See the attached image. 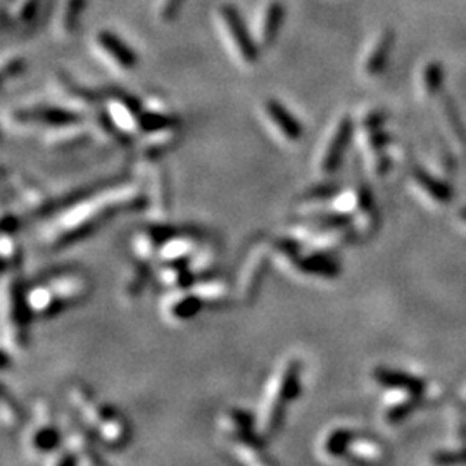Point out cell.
Returning a JSON list of instances; mask_svg holds the SVG:
<instances>
[{"instance_id":"cell-1","label":"cell","mask_w":466,"mask_h":466,"mask_svg":"<svg viewBox=\"0 0 466 466\" xmlns=\"http://www.w3.org/2000/svg\"><path fill=\"white\" fill-rule=\"evenodd\" d=\"M140 204L145 206V192L131 181H123L115 187L104 188L99 194H92L83 201L67 206L63 215L49 225L44 237L52 247L71 244L74 240L87 237L95 226L109 219L119 211L135 209Z\"/></svg>"},{"instance_id":"cell-2","label":"cell","mask_w":466,"mask_h":466,"mask_svg":"<svg viewBox=\"0 0 466 466\" xmlns=\"http://www.w3.org/2000/svg\"><path fill=\"white\" fill-rule=\"evenodd\" d=\"M299 375H301V365L295 359L287 361L273 375L256 415L254 432L261 440L269 439L278 430L287 403L295 399L299 394Z\"/></svg>"},{"instance_id":"cell-3","label":"cell","mask_w":466,"mask_h":466,"mask_svg":"<svg viewBox=\"0 0 466 466\" xmlns=\"http://www.w3.org/2000/svg\"><path fill=\"white\" fill-rule=\"evenodd\" d=\"M31 315L26 302V292H23L16 275L6 273L2 283V340L3 349L13 347V352L24 347L26 342V323Z\"/></svg>"},{"instance_id":"cell-4","label":"cell","mask_w":466,"mask_h":466,"mask_svg":"<svg viewBox=\"0 0 466 466\" xmlns=\"http://www.w3.org/2000/svg\"><path fill=\"white\" fill-rule=\"evenodd\" d=\"M272 251L273 244H269L268 240L263 238V240L252 244L247 256L244 258V263H242L240 269H238L237 294L238 299L242 302H245V304H249L254 299L256 292H258L259 285H261V280L265 276Z\"/></svg>"},{"instance_id":"cell-5","label":"cell","mask_w":466,"mask_h":466,"mask_svg":"<svg viewBox=\"0 0 466 466\" xmlns=\"http://www.w3.org/2000/svg\"><path fill=\"white\" fill-rule=\"evenodd\" d=\"M60 433L56 426L54 413L47 401H38L30 430V449L37 454H52L60 446Z\"/></svg>"},{"instance_id":"cell-6","label":"cell","mask_w":466,"mask_h":466,"mask_svg":"<svg viewBox=\"0 0 466 466\" xmlns=\"http://www.w3.org/2000/svg\"><path fill=\"white\" fill-rule=\"evenodd\" d=\"M45 285L51 289L60 311L67 306H74L85 301L92 292L90 278L80 272L58 273V275L45 280Z\"/></svg>"},{"instance_id":"cell-7","label":"cell","mask_w":466,"mask_h":466,"mask_svg":"<svg viewBox=\"0 0 466 466\" xmlns=\"http://www.w3.org/2000/svg\"><path fill=\"white\" fill-rule=\"evenodd\" d=\"M352 133H354V121L349 116H344L337 123V126L333 128L332 135H330L325 147L322 149L318 159H316L318 172L323 176L332 175V173L337 172V168L342 163V156L346 152V147L349 145Z\"/></svg>"},{"instance_id":"cell-8","label":"cell","mask_w":466,"mask_h":466,"mask_svg":"<svg viewBox=\"0 0 466 466\" xmlns=\"http://www.w3.org/2000/svg\"><path fill=\"white\" fill-rule=\"evenodd\" d=\"M147 166L144 172V192L145 208L154 219H165L168 215V181H166L165 169L154 163V159H145Z\"/></svg>"},{"instance_id":"cell-9","label":"cell","mask_w":466,"mask_h":466,"mask_svg":"<svg viewBox=\"0 0 466 466\" xmlns=\"http://www.w3.org/2000/svg\"><path fill=\"white\" fill-rule=\"evenodd\" d=\"M219 13H222L223 21H225L226 28H228L230 35H232L242 59H244L245 63H256V60L259 59V54H261V52H259L258 42L254 40L252 33L249 31L247 23H245L240 10H238L233 3H225V6H222Z\"/></svg>"},{"instance_id":"cell-10","label":"cell","mask_w":466,"mask_h":466,"mask_svg":"<svg viewBox=\"0 0 466 466\" xmlns=\"http://www.w3.org/2000/svg\"><path fill=\"white\" fill-rule=\"evenodd\" d=\"M202 302L197 295L188 289H172L163 299V311L175 322H187L194 318L202 309Z\"/></svg>"},{"instance_id":"cell-11","label":"cell","mask_w":466,"mask_h":466,"mask_svg":"<svg viewBox=\"0 0 466 466\" xmlns=\"http://www.w3.org/2000/svg\"><path fill=\"white\" fill-rule=\"evenodd\" d=\"M49 128H51V131L45 137V145L49 149H54V151L76 149L94 137V133L90 130L81 126V121H78V123L58 124V126Z\"/></svg>"},{"instance_id":"cell-12","label":"cell","mask_w":466,"mask_h":466,"mask_svg":"<svg viewBox=\"0 0 466 466\" xmlns=\"http://www.w3.org/2000/svg\"><path fill=\"white\" fill-rule=\"evenodd\" d=\"M197 238L188 233H173L161 244L158 252V261L161 265H185L199 245Z\"/></svg>"},{"instance_id":"cell-13","label":"cell","mask_w":466,"mask_h":466,"mask_svg":"<svg viewBox=\"0 0 466 466\" xmlns=\"http://www.w3.org/2000/svg\"><path fill=\"white\" fill-rule=\"evenodd\" d=\"M140 142V154L145 159H158L159 156H163L165 152H168L169 149L178 142V124L173 126L161 128V130L147 131V133H142Z\"/></svg>"},{"instance_id":"cell-14","label":"cell","mask_w":466,"mask_h":466,"mask_svg":"<svg viewBox=\"0 0 466 466\" xmlns=\"http://www.w3.org/2000/svg\"><path fill=\"white\" fill-rule=\"evenodd\" d=\"M266 115H268L269 121L278 128L282 137L289 142H297L302 135V126L299 124L297 117H295L285 106L276 99H268L265 104Z\"/></svg>"},{"instance_id":"cell-15","label":"cell","mask_w":466,"mask_h":466,"mask_svg":"<svg viewBox=\"0 0 466 466\" xmlns=\"http://www.w3.org/2000/svg\"><path fill=\"white\" fill-rule=\"evenodd\" d=\"M64 447L76 456L78 463H99V458L94 454L92 440L85 432L83 425H69L64 428Z\"/></svg>"},{"instance_id":"cell-16","label":"cell","mask_w":466,"mask_h":466,"mask_svg":"<svg viewBox=\"0 0 466 466\" xmlns=\"http://www.w3.org/2000/svg\"><path fill=\"white\" fill-rule=\"evenodd\" d=\"M97 42L113 59L119 64L123 69H133L135 66L138 64V56L130 45L126 44L124 40H121L116 33L109 30H102L101 33L97 35Z\"/></svg>"},{"instance_id":"cell-17","label":"cell","mask_w":466,"mask_h":466,"mask_svg":"<svg viewBox=\"0 0 466 466\" xmlns=\"http://www.w3.org/2000/svg\"><path fill=\"white\" fill-rule=\"evenodd\" d=\"M190 290L201 299V302L209 308L223 306L230 297V287L225 280L219 278H201L195 280Z\"/></svg>"},{"instance_id":"cell-18","label":"cell","mask_w":466,"mask_h":466,"mask_svg":"<svg viewBox=\"0 0 466 466\" xmlns=\"http://www.w3.org/2000/svg\"><path fill=\"white\" fill-rule=\"evenodd\" d=\"M26 302L31 315L42 316V318H49V316L58 315L60 311L54 295H52L51 289L45 285V282L37 283L30 290H26Z\"/></svg>"},{"instance_id":"cell-19","label":"cell","mask_w":466,"mask_h":466,"mask_svg":"<svg viewBox=\"0 0 466 466\" xmlns=\"http://www.w3.org/2000/svg\"><path fill=\"white\" fill-rule=\"evenodd\" d=\"M95 435H97L99 440L104 442L106 446L119 447L123 446V444H126L128 435H130V428H128L126 419L121 418V416L115 411L97 426Z\"/></svg>"},{"instance_id":"cell-20","label":"cell","mask_w":466,"mask_h":466,"mask_svg":"<svg viewBox=\"0 0 466 466\" xmlns=\"http://www.w3.org/2000/svg\"><path fill=\"white\" fill-rule=\"evenodd\" d=\"M375 378L376 382L382 383V385L390 387V389L406 390V392L411 394V396H422L423 389H425L423 380L416 378V376L404 372H392V369L378 368L375 372Z\"/></svg>"},{"instance_id":"cell-21","label":"cell","mask_w":466,"mask_h":466,"mask_svg":"<svg viewBox=\"0 0 466 466\" xmlns=\"http://www.w3.org/2000/svg\"><path fill=\"white\" fill-rule=\"evenodd\" d=\"M285 14L287 9L282 0H273L268 6L261 28V40L265 47H272L276 42L280 31H282L283 21H285Z\"/></svg>"},{"instance_id":"cell-22","label":"cell","mask_w":466,"mask_h":466,"mask_svg":"<svg viewBox=\"0 0 466 466\" xmlns=\"http://www.w3.org/2000/svg\"><path fill=\"white\" fill-rule=\"evenodd\" d=\"M394 44H396V35H394L392 30H385L382 33V37L378 38L376 45L373 47L372 54L369 58L366 59V73L375 76V74H380L383 69H385L387 63H389L390 54H392Z\"/></svg>"},{"instance_id":"cell-23","label":"cell","mask_w":466,"mask_h":466,"mask_svg":"<svg viewBox=\"0 0 466 466\" xmlns=\"http://www.w3.org/2000/svg\"><path fill=\"white\" fill-rule=\"evenodd\" d=\"M216 258H218V247L215 242H199L197 249L188 258L185 266L194 276H201L211 272L213 266L216 265Z\"/></svg>"},{"instance_id":"cell-24","label":"cell","mask_w":466,"mask_h":466,"mask_svg":"<svg viewBox=\"0 0 466 466\" xmlns=\"http://www.w3.org/2000/svg\"><path fill=\"white\" fill-rule=\"evenodd\" d=\"M259 439L258 435H247L242 437V439L232 440V451L233 456L237 458L238 461L247 465H266L269 463L268 458L265 456V453L259 447Z\"/></svg>"},{"instance_id":"cell-25","label":"cell","mask_w":466,"mask_h":466,"mask_svg":"<svg viewBox=\"0 0 466 466\" xmlns=\"http://www.w3.org/2000/svg\"><path fill=\"white\" fill-rule=\"evenodd\" d=\"M14 187H16L17 195H19L21 204L24 206V209L30 213H40L44 211V208L47 206V197L44 195V192L38 187H35L30 181H24L16 178L13 180Z\"/></svg>"},{"instance_id":"cell-26","label":"cell","mask_w":466,"mask_h":466,"mask_svg":"<svg viewBox=\"0 0 466 466\" xmlns=\"http://www.w3.org/2000/svg\"><path fill=\"white\" fill-rule=\"evenodd\" d=\"M356 437L354 432L347 428H333L332 432L326 433L323 439L322 449L323 453L328 454L330 458H340L347 456V449H349L352 439Z\"/></svg>"},{"instance_id":"cell-27","label":"cell","mask_w":466,"mask_h":466,"mask_svg":"<svg viewBox=\"0 0 466 466\" xmlns=\"http://www.w3.org/2000/svg\"><path fill=\"white\" fill-rule=\"evenodd\" d=\"M347 456L359 463H376V461L383 460V451L376 442L354 437L349 449H347Z\"/></svg>"},{"instance_id":"cell-28","label":"cell","mask_w":466,"mask_h":466,"mask_svg":"<svg viewBox=\"0 0 466 466\" xmlns=\"http://www.w3.org/2000/svg\"><path fill=\"white\" fill-rule=\"evenodd\" d=\"M413 176H415V180L418 181L419 185H422L423 188H425L426 192H428L430 195H432L433 199H437V201H449L451 199V188L447 187L446 183H442V181L435 180V178H432L426 172H423L422 168H415L413 169Z\"/></svg>"},{"instance_id":"cell-29","label":"cell","mask_w":466,"mask_h":466,"mask_svg":"<svg viewBox=\"0 0 466 466\" xmlns=\"http://www.w3.org/2000/svg\"><path fill=\"white\" fill-rule=\"evenodd\" d=\"M149 276H151V269H149L147 263H140L135 266V269L131 272L130 278L124 282V297L126 299H135L140 295V292L144 290L145 283H147Z\"/></svg>"},{"instance_id":"cell-30","label":"cell","mask_w":466,"mask_h":466,"mask_svg":"<svg viewBox=\"0 0 466 466\" xmlns=\"http://www.w3.org/2000/svg\"><path fill=\"white\" fill-rule=\"evenodd\" d=\"M88 0H67L66 10H64L63 23L66 31H74L80 24L81 16H83L85 9H87Z\"/></svg>"},{"instance_id":"cell-31","label":"cell","mask_w":466,"mask_h":466,"mask_svg":"<svg viewBox=\"0 0 466 466\" xmlns=\"http://www.w3.org/2000/svg\"><path fill=\"white\" fill-rule=\"evenodd\" d=\"M2 423L6 428H17L23 423V413L14 403H10L9 396H2Z\"/></svg>"},{"instance_id":"cell-32","label":"cell","mask_w":466,"mask_h":466,"mask_svg":"<svg viewBox=\"0 0 466 466\" xmlns=\"http://www.w3.org/2000/svg\"><path fill=\"white\" fill-rule=\"evenodd\" d=\"M419 401H422V397L415 396V397H411V399L403 401V403H399V404H396V406L389 408V411H387L385 418L389 419L390 423L401 422V419L406 418V416L409 415V413L413 411V409L418 406Z\"/></svg>"},{"instance_id":"cell-33","label":"cell","mask_w":466,"mask_h":466,"mask_svg":"<svg viewBox=\"0 0 466 466\" xmlns=\"http://www.w3.org/2000/svg\"><path fill=\"white\" fill-rule=\"evenodd\" d=\"M442 78H444V71L439 64H428L425 67V73H423V80H425V87L426 90L432 92V94H437L442 87Z\"/></svg>"},{"instance_id":"cell-34","label":"cell","mask_w":466,"mask_h":466,"mask_svg":"<svg viewBox=\"0 0 466 466\" xmlns=\"http://www.w3.org/2000/svg\"><path fill=\"white\" fill-rule=\"evenodd\" d=\"M2 256H3V263H6V265L17 261V245H16V242H14V238L10 237L9 232H3Z\"/></svg>"},{"instance_id":"cell-35","label":"cell","mask_w":466,"mask_h":466,"mask_svg":"<svg viewBox=\"0 0 466 466\" xmlns=\"http://www.w3.org/2000/svg\"><path fill=\"white\" fill-rule=\"evenodd\" d=\"M185 2H187V0H165L161 9V19L168 21V23L169 21L176 19L180 10L183 9Z\"/></svg>"},{"instance_id":"cell-36","label":"cell","mask_w":466,"mask_h":466,"mask_svg":"<svg viewBox=\"0 0 466 466\" xmlns=\"http://www.w3.org/2000/svg\"><path fill=\"white\" fill-rule=\"evenodd\" d=\"M444 109H446V116H447V119H449L453 130L456 131V135L461 138V140H465V130H463V126H461V123H460V116H458L456 108H454L453 102H451L449 99H446V101H444Z\"/></svg>"},{"instance_id":"cell-37","label":"cell","mask_w":466,"mask_h":466,"mask_svg":"<svg viewBox=\"0 0 466 466\" xmlns=\"http://www.w3.org/2000/svg\"><path fill=\"white\" fill-rule=\"evenodd\" d=\"M24 69H26V63H24V59H21V58L10 59L9 63H6V66H3L2 78L3 80L16 78V76H19L21 73H24Z\"/></svg>"},{"instance_id":"cell-38","label":"cell","mask_w":466,"mask_h":466,"mask_svg":"<svg viewBox=\"0 0 466 466\" xmlns=\"http://www.w3.org/2000/svg\"><path fill=\"white\" fill-rule=\"evenodd\" d=\"M437 463H446V465H451V463H463L466 461V451L463 453H451V454H440V456L435 458Z\"/></svg>"},{"instance_id":"cell-39","label":"cell","mask_w":466,"mask_h":466,"mask_svg":"<svg viewBox=\"0 0 466 466\" xmlns=\"http://www.w3.org/2000/svg\"><path fill=\"white\" fill-rule=\"evenodd\" d=\"M37 7L38 0H26V3H24L23 9H21V17H23V19H31V17L35 16V13H37Z\"/></svg>"},{"instance_id":"cell-40","label":"cell","mask_w":466,"mask_h":466,"mask_svg":"<svg viewBox=\"0 0 466 466\" xmlns=\"http://www.w3.org/2000/svg\"><path fill=\"white\" fill-rule=\"evenodd\" d=\"M461 218H463L465 222H466V209H463V211H461Z\"/></svg>"}]
</instances>
